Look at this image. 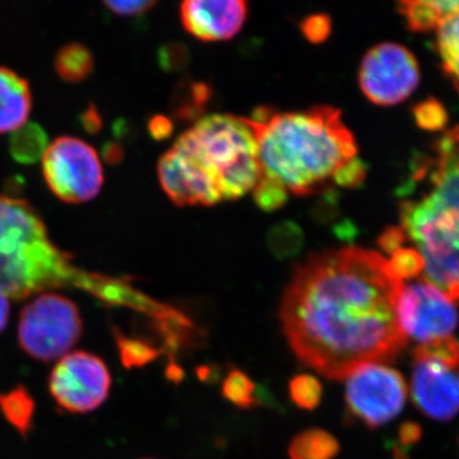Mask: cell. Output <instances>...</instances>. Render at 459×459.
I'll return each instance as SVG.
<instances>
[{
  "label": "cell",
  "instance_id": "6da1fadb",
  "mask_svg": "<svg viewBox=\"0 0 459 459\" xmlns=\"http://www.w3.org/2000/svg\"><path fill=\"white\" fill-rule=\"evenodd\" d=\"M402 285L388 259L373 250L310 256L296 268L281 304L296 358L332 380L394 360L407 344L394 314Z\"/></svg>",
  "mask_w": 459,
  "mask_h": 459
},
{
  "label": "cell",
  "instance_id": "7a4b0ae2",
  "mask_svg": "<svg viewBox=\"0 0 459 459\" xmlns=\"http://www.w3.org/2000/svg\"><path fill=\"white\" fill-rule=\"evenodd\" d=\"M249 120L258 142L262 174L280 181L292 195L316 192L358 153L355 137L334 108L295 113L261 108Z\"/></svg>",
  "mask_w": 459,
  "mask_h": 459
},
{
  "label": "cell",
  "instance_id": "3957f363",
  "mask_svg": "<svg viewBox=\"0 0 459 459\" xmlns=\"http://www.w3.org/2000/svg\"><path fill=\"white\" fill-rule=\"evenodd\" d=\"M77 286L117 304L123 281L78 271L50 240L40 214L23 199L0 195V294L25 299L53 287Z\"/></svg>",
  "mask_w": 459,
  "mask_h": 459
},
{
  "label": "cell",
  "instance_id": "277c9868",
  "mask_svg": "<svg viewBox=\"0 0 459 459\" xmlns=\"http://www.w3.org/2000/svg\"><path fill=\"white\" fill-rule=\"evenodd\" d=\"M172 147L210 178L222 201L243 197L261 179L258 142L246 117L208 115L184 132Z\"/></svg>",
  "mask_w": 459,
  "mask_h": 459
},
{
  "label": "cell",
  "instance_id": "5b68a950",
  "mask_svg": "<svg viewBox=\"0 0 459 459\" xmlns=\"http://www.w3.org/2000/svg\"><path fill=\"white\" fill-rule=\"evenodd\" d=\"M400 211L402 230L424 261V279L459 303V230L451 214L425 197Z\"/></svg>",
  "mask_w": 459,
  "mask_h": 459
},
{
  "label": "cell",
  "instance_id": "8992f818",
  "mask_svg": "<svg viewBox=\"0 0 459 459\" xmlns=\"http://www.w3.org/2000/svg\"><path fill=\"white\" fill-rule=\"evenodd\" d=\"M83 322L77 305L59 294L36 296L21 312L17 337L21 349L44 362L60 360L82 336Z\"/></svg>",
  "mask_w": 459,
  "mask_h": 459
},
{
  "label": "cell",
  "instance_id": "52a82bcc",
  "mask_svg": "<svg viewBox=\"0 0 459 459\" xmlns=\"http://www.w3.org/2000/svg\"><path fill=\"white\" fill-rule=\"evenodd\" d=\"M42 174L48 186L65 204H83L99 195L104 169L95 148L80 138H56L42 157Z\"/></svg>",
  "mask_w": 459,
  "mask_h": 459
},
{
  "label": "cell",
  "instance_id": "ba28073f",
  "mask_svg": "<svg viewBox=\"0 0 459 459\" xmlns=\"http://www.w3.org/2000/svg\"><path fill=\"white\" fill-rule=\"evenodd\" d=\"M346 383L347 411L365 427L377 429L397 418L407 398V385L397 370L370 362L350 374Z\"/></svg>",
  "mask_w": 459,
  "mask_h": 459
},
{
  "label": "cell",
  "instance_id": "9c48e42d",
  "mask_svg": "<svg viewBox=\"0 0 459 459\" xmlns=\"http://www.w3.org/2000/svg\"><path fill=\"white\" fill-rule=\"evenodd\" d=\"M394 314L404 337L420 344L453 337L458 323L455 303L424 277L402 285Z\"/></svg>",
  "mask_w": 459,
  "mask_h": 459
},
{
  "label": "cell",
  "instance_id": "30bf717a",
  "mask_svg": "<svg viewBox=\"0 0 459 459\" xmlns=\"http://www.w3.org/2000/svg\"><path fill=\"white\" fill-rule=\"evenodd\" d=\"M111 376L99 356L86 351L69 352L51 371L49 392L60 409L71 413L98 410L108 400Z\"/></svg>",
  "mask_w": 459,
  "mask_h": 459
},
{
  "label": "cell",
  "instance_id": "8fae6325",
  "mask_svg": "<svg viewBox=\"0 0 459 459\" xmlns=\"http://www.w3.org/2000/svg\"><path fill=\"white\" fill-rule=\"evenodd\" d=\"M359 82L364 95L379 107L404 101L420 82L418 60L394 42H382L362 59Z\"/></svg>",
  "mask_w": 459,
  "mask_h": 459
},
{
  "label": "cell",
  "instance_id": "7c38bea8",
  "mask_svg": "<svg viewBox=\"0 0 459 459\" xmlns=\"http://www.w3.org/2000/svg\"><path fill=\"white\" fill-rule=\"evenodd\" d=\"M411 395L420 411L435 420L459 412V364L415 349Z\"/></svg>",
  "mask_w": 459,
  "mask_h": 459
},
{
  "label": "cell",
  "instance_id": "4fadbf2b",
  "mask_svg": "<svg viewBox=\"0 0 459 459\" xmlns=\"http://www.w3.org/2000/svg\"><path fill=\"white\" fill-rule=\"evenodd\" d=\"M247 16V4L241 0H188L180 5L184 29L202 41L234 38Z\"/></svg>",
  "mask_w": 459,
  "mask_h": 459
},
{
  "label": "cell",
  "instance_id": "5bb4252c",
  "mask_svg": "<svg viewBox=\"0 0 459 459\" xmlns=\"http://www.w3.org/2000/svg\"><path fill=\"white\" fill-rule=\"evenodd\" d=\"M157 171L162 189L180 207L212 205L222 201L210 178L174 147L160 159Z\"/></svg>",
  "mask_w": 459,
  "mask_h": 459
},
{
  "label": "cell",
  "instance_id": "9a60e30c",
  "mask_svg": "<svg viewBox=\"0 0 459 459\" xmlns=\"http://www.w3.org/2000/svg\"><path fill=\"white\" fill-rule=\"evenodd\" d=\"M32 108V95L25 78L0 66V133L25 126Z\"/></svg>",
  "mask_w": 459,
  "mask_h": 459
},
{
  "label": "cell",
  "instance_id": "2e32d148",
  "mask_svg": "<svg viewBox=\"0 0 459 459\" xmlns=\"http://www.w3.org/2000/svg\"><path fill=\"white\" fill-rule=\"evenodd\" d=\"M400 12L406 18L411 31L424 32L437 29L446 17L459 12L458 2H401Z\"/></svg>",
  "mask_w": 459,
  "mask_h": 459
},
{
  "label": "cell",
  "instance_id": "e0dca14e",
  "mask_svg": "<svg viewBox=\"0 0 459 459\" xmlns=\"http://www.w3.org/2000/svg\"><path fill=\"white\" fill-rule=\"evenodd\" d=\"M338 453L340 443L322 429L301 431L289 446L290 459H334Z\"/></svg>",
  "mask_w": 459,
  "mask_h": 459
},
{
  "label": "cell",
  "instance_id": "ac0fdd59",
  "mask_svg": "<svg viewBox=\"0 0 459 459\" xmlns=\"http://www.w3.org/2000/svg\"><path fill=\"white\" fill-rule=\"evenodd\" d=\"M0 413L12 428L26 437L32 428L35 401L25 386L18 385L5 394H0Z\"/></svg>",
  "mask_w": 459,
  "mask_h": 459
},
{
  "label": "cell",
  "instance_id": "d6986e66",
  "mask_svg": "<svg viewBox=\"0 0 459 459\" xmlns=\"http://www.w3.org/2000/svg\"><path fill=\"white\" fill-rule=\"evenodd\" d=\"M48 135L39 124L26 123L11 137V155L21 164H33L42 160L48 150Z\"/></svg>",
  "mask_w": 459,
  "mask_h": 459
},
{
  "label": "cell",
  "instance_id": "ffe728a7",
  "mask_svg": "<svg viewBox=\"0 0 459 459\" xmlns=\"http://www.w3.org/2000/svg\"><path fill=\"white\" fill-rule=\"evenodd\" d=\"M54 66L57 75L69 83L82 82L93 69L92 53L81 44H68L57 51Z\"/></svg>",
  "mask_w": 459,
  "mask_h": 459
},
{
  "label": "cell",
  "instance_id": "44dd1931",
  "mask_svg": "<svg viewBox=\"0 0 459 459\" xmlns=\"http://www.w3.org/2000/svg\"><path fill=\"white\" fill-rule=\"evenodd\" d=\"M437 44L443 68L459 82V12L446 17L437 29Z\"/></svg>",
  "mask_w": 459,
  "mask_h": 459
},
{
  "label": "cell",
  "instance_id": "7402d4cb",
  "mask_svg": "<svg viewBox=\"0 0 459 459\" xmlns=\"http://www.w3.org/2000/svg\"><path fill=\"white\" fill-rule=\"evenodd\" d=\"M255 383L238 368H232L225 377L222 395L238 409H252L255 403Z\"/></svg>",
  "mask_w": 459,
  "mask_h": 459
},
{
  "label": "cell",
  "instance_id": "603a6c76",
  "mask_svg": "<svg viewBox=\"0 0 459 459\" xmlns=\"http://www.w3.org/2000/svg\"><path fill=\"white\" fill-rule=\"evenodd\" d=\"M304 235L300 228L292 222L276 226L268 235V246L277 258L287 259L295 256L303 247Z\"/></svg>",
  "mask_w": 459,
  "mask_h": 459
},
{
  "label": "cell",
  "instance_id": "cb8c5ba5",
  "mask_svg": "<svg viewBox=\"0 0 459 459\" xmlns=\"http://www.w3.org/2000/svg\"><path fill=\"white\" fill-rule=\"evenodd\" d=\"M289 394L292 403L299 409L314 411L323 397V385L318 377L299 374L290 380Z\"/></svg>",
  "mask_w": 459,
  "mask_h": 459
},
{
  "label": "cell",
  "instance_id": "d4e9b609",
  "mask_svg": "<svg viewBox=\"0 0 459 459\" xmlns=\"http://www.w3.org/2000/svg\"><path fill=\"white\" fill-rule=\"evenodd\" d=\"M117 340L120 358L126 368L144 367V365L156 360L161 352L152 343L147 342L142 338L117 336Z\"/></svg>",
  "mask_w": 459,
  "mask_h": 459
},
{
  "label": "cell",
  "instance_id": "484cf974",
  "mask_svg": "<svg viewBox=\"0 0 459 459\" xmlns=\"http://www.w3.org/2000/svg\"><path fill=\"white\" fill-rule=\"evenodd\" d=\"M253 190H255V204L265 212L280 210L289 199V190L280 181L263 174Z\"/></svg>",
  "mask_w": 459,
  "mask_h": 459
},
{
  "label": "cell",
  "instance_id": "4316f807",
  "mask_svg": "<svg viewBox=\"0 0 459 459\" xmlns=\"http://www.w3.org/2000/svg\"><path fill=\"white\" fill-rule=\"evenodd\" d=\"M413 117L420 128L425 131L437 132L448 123V113L442 102L428 99L413 108Z\"/></svg>",
  "mask_w": 459,
  "mask_h": 459
},
{
  "label": "cell",
  "instance_id": "83f0119b",
  "mask_svg": "<svg viewBox=\"0 0 459 459\" xmlns=\"http://www.w3.org/2000/svg\"><path fill=\"white\" fill-rule=\"evenodd\" d=\"M388 263L395 276L402 281L415 280L424 271V261L413 247H401L391 255Z\"/></svg>",
  "mask_w": 459,
  "mask_h": 459
},
{
  "label": "cell",
  "instance_id": "f1b7e54d",
  "mask_svg": "<svg viewBox=\"0 0 459 459\" xmlns=\"http://www.w3.org/2000/svg\"><path fill=\"white\" fill-rule=\"evenodd\" d=\"M368 168L358 157H353L342 168L338 169L333 179L343 188H358L367 179Z\"/></svg>",
  "mask_w": 459,
  "mask_h": 459
},
{
  "label": "cell",
  "instance_id": "f546056e",
  "mask_svg": "<svg viewBox=\"0 0 459 459\" xmlns=\"http://www.w3.org/2000/svg\"><path fill=\"white\" fill-rule=\"evenodd\" d=\"M301 32L313 44L325 42L331 35L332 21L327 14L318 13L305 18L300 25Z\"/></svg>",
  "mask_w": 459,
  "mask_h": 459
},
{
  "label": "cell",
  "instance_id": "4dcf8cb0",
  "mask_svg": "<svg viewBox=\"0 0 459 459\" xmlns=\"http://www.w3.org/2000/svg\"><path fill=\"white\" fill-rule=\"evenodd\" d=\"M105 5L119 16L132 17L146 13L155 7L156 3L150 0H141V2L134 0V2H105Z\"/></svg>",
  "mask_w": 459,
  "mask_h": 459
},
{
  "label": "cell",
  "instance_id": "1f68e13d",
  "mask_svg": "<svg viewBox=\"0 0 459 459\" xmlns=\"http://www.w3.org/2000/svg\"><path fill=\"white\" fill-rule=\"evenodd\" d=\"M406 241L407 237L402 228H388L383 232L377 243H379L380 247L385 250L386 255H392L398 249L403 247Z\"/></svg>",
  "mask_w": 459,
  "mask_h": 459
},
{
  "label": "cell",
  "instance_id": "d6a6232c",
  "mask_svg": "<svg viewBox=\"0 0 459 459\" xmlns=\"http://www.w3.org/2000/svg\"><path fill=\"white\" fill-rule=\"evenodd\" d=\"M161 62L164 63L165 68H179L186 62V51L181 45H170L162 53Z\"/></svg>",
  "mask_w": 459,
  "mask_h": 459
},
{
  "label": "cell",
  "instance_id": "836d02e7",
  "mask_svg": "<svg viewBox=\"0 0 459 459\" xmlns=\"http://www.w3.org/2000/svg\"><path fill=\"white\" fill-rule=\"evenodd\" d=\"M148 129H150L151 135L155 140H165V138L170 137L172 133V123L170 119L164 117V115H156L151 119L148 124Z\"/></svg>",
  "mask_w": 459,
  "mask_h": 459
},
{
  "label": "cell",
  "instance_id": "e575fe53",
  "mask_svg": "<svg viewBox=\"0 0 459 459\" xmlns=\"http://www.w3.org/2000/svg\"><path fill=\"white\" fill-rule=\"evenodd\" d=\"M255 403L256 406L267 407L274 411H281L283 412V407L281 406L279 401L276 400L271 389L263 383V385H256L255 388Z\"/></svg>",
  "mask_w": 459,
  "mask_h": 459
},
{
  "label": "cell",
  "instance_id": "d590c367",
  "mask_svg": "<svg viewBox=\"0 0 459 459\" xmlns=\"http://www.w3.org/2000/svg\"><path fill=\"white\" fill-rule=\"evenodd\" d=\"M198 379L205 385H216L221 379V368L214 364H204L197 368L195 370Z\"/></svg>",
  "mask_w": 459,
  "mask_h": 459
},
{
  "label": "cell",
  "instance_id": "8d00e7d4",
  "mask_svg": "<svg viewBox=\"0 0 459 459\" xmlns=\"http://www.w3.org/2000/svg\"><path fill=\"white\" fill-rule=\"evenodd\" d=\"M400 437L402 443L411 444L419 439V428L413 424L402 425Z\"/></svg>",
  "mask_w": 459,
  "mask_h": 459
},
{
  "label": "cell",
  "instance_id": "74e56055",
  "mask_svg": "<svg viewBox=\"0 0 459 459\" xmlns=\"http://www.w3.org/2000/svg\"><path fill=\"white\" fill-rule=\"evenodd\" d=\"M166 377L170 382L175 383V385H179L181 380L184 379V370L181 369L180 365H178V362L175 360H170L169 362L168 370H166Z\"/></svg>",
  "mask_w": 459,
  "mask_h": 459
},
{
  "label": "cell",
  "instance_id": "f35d334b",
  "mask_svg": "<svg viewBox=\"0 0 459 459\" xmlns=\"http://www.w3.org/2000/svg\"><path fill=\"white\" fill-rule=\"evenodd\" d=\"M9 312H11V305L7 296L0 294V332L4 331L8 325Z\"/></svg>",
  "mask_w": 459,
  "mask_h": 459
},
{
  "label": "cell",
  "instance_id": "ab89813d",
  "mask_svg": "<svg viewBox=\"0 0 459 459\" xmlns=\"http://www.w3.org/2000/svg\"><path fill=\"white\" fill-rule=\"evenodd\" d=\"M394 458L395 459H407L406 457H404L403 453H402L401 451H398V449H395Z\"/></svg>",
  "mask_w": 459,
  "mask_h": 459
}]
</instances>
